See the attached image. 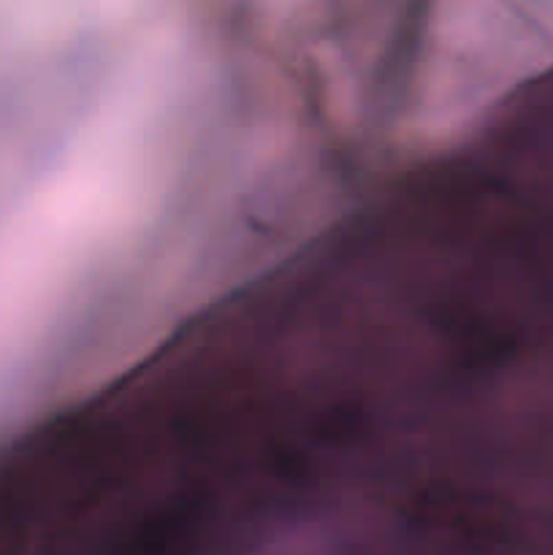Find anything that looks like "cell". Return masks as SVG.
Returning <instances> with one entry per match:
<instances>
[{
    "label": "cell",
    "mask_w": 553,
    "mask_h": 555,
    "mask_svg": "<svg viewBox=\"0 0 553 555\" xmlns=\"http://www.w3.org/2000/svg\"><path fill=\"white\" fill-rule=\"evenodd\" d=\"M334 3L342 14H350L352 22L415 30L428 22L434 0H334Z\"/></svg>",
    "instance_id": "cell-1"
}]
</instances>
